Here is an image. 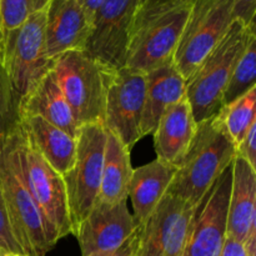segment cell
Wrapping results in <instances>:
<instances>
[{
	"mask_svg": "<svg viewBox=\"0 0 256 256\" xmlns=\"http://www.w3.org/2000/svg\"><path fill=\"white\" fill-rule=\"evenodd\" d=\"M92 22L76 0H52L45 19V52L50 60L72 50H84Z\"/></svg>",
	"mask_w": 256,
	"mask_h": 256,
	"instance_id": "obj_16",
	"label": "cell"
},
{
	"mask_svg": "<svg viewBox=\"0 0 256 256\" xmlns=\"http://www.w3.org/2000/svg\"><path fill=\"white\" fill-rule=\"evenodd\" d=\"M45 19L46 9L32 14L5 38L2 66L18 104L32 85L52 69V62L45 52Z\"/></svg>",
	"mask_w": 256,
	"mask_h": 256,
	"instance_id": "obj_7",
	"label": "cell"
},
{
	"mask_svg": "<svg viewBox=\"0 0 256 256\" xmlns=\"http://www.w3.org/2000/svg\"><path fill=\"white\" fill-rule=\"evenodd\" d=\"M256 170L235 156L232 164V188L228 208L226 235L245 242L256 255Z\"/></svg>",
	"mask_w": 256,
	"mask_h": 256,
	"instance_id": "obj_15",
	"label": "cell"
},
{
	"mask_svg": "<svg viewBox=\"0 0 256 256\" xmlns=\"http://www.w3.org/2000/svg\"><path fill=\"white\" fill-rule=\"evenodd\" d=\"M0 254L25 255L22 246L18 242L16 236H15L14 229H12L9 214H8L6 205H5L2 190H0Z\"/></svg>",
	"mask_w": 256,
	"mask_h": 256,
	"instance_id": "obj_27",
	"label": "cell"
},
{
	"mask_svg": "<svg viewBox=\"0 0 256 256\" xmlns=\"http://www.w3.org/2000/svg\"><path fill=\"white\" fill-rule=\"evenodd\" d=\"M256 0H234L232 9V22H242L245 26H256Z\"/></svg>",
	"mask_w": 256,
	"mask_h": 256,
	"instance_id": "obj_29",
	"label": "cell"
},
{
	"mask_svg": "<svg viewBox=\"0 0 256 256\" xmlns=\"http://www.w3.org/2000/svg\"><path fill=\"white\" fill-rule=\"evenodd\" d=\"M139 225L128 209L126 200L112 204L96 202L72 235L79 242L82 256H92L119 249Z\"/></svg>",
	"mask_w": 256,
	"mask_h": 256,
	"instance_id": "obj_13",
	"label": "cell"
},
{
	"mask_svg": "<svg viewBox=\"0 0 256 256\" xmlns=\"http://www.w3.org/2000/svg\"><path fill=\"white\" fill-rule=\"evenodd\" d=\"M232 165L215 182L195 215L184 256H218L226 238Z\"/></svg>",
	"mask_w": 256,
	"mask_h": 256,
	"instance_id": "obj_14",
	"label": "cell"
},
{
	"mask_svg": "<svg viewBox=\"0 0 256 256\" xmlns=\"http://www.w3.org/2000/svg\"><path fill=\"white\" fill-rule=\"evenodd\" d=\"M140 2H142H142H145V0H140ZM140 6H142V5H140Z\"/></svg>",
	"mask_w": 256,
	"mask_h": 256,
	"instance_id": "obj_36",
	"label": "cell"
},
{
	"mask_svg": "<svg viewBox=\"0 0 256 256\" xmlns=\"http://www.w3.org/2000/svg\"><path fill=\"white\" fill-rule=\"evenodd\" d=\"M176 170L178 166L159 159L134 169L128 199L132 200V216L138 224H144L156 209L166 195Z\"/></svg>",
	"mask_w": 256,
	"mask_h": 256,
	"instance_id": "obj_21",
	"label": "cell"
},
{
	"mask_svg": "<svg viewBox=\"0 0 256 256\" xmlns=\"http://www.w3.org/2000/svg\"><path fill=\"white\" fill-rule=\"evenodd\" d=\"M256 122L249 129L248 134L236 148V155L246 160L248 164L256 170Z\"/></svg>",
	"mask_w": 256,
	"mask_h": 256,
	"instance_id": "obj_30",
	"label": "cell"
},
{
	"mask_svg": "<svg viewBox=\"0 0 256 256\" xmlns=\"http://www.w3.org/2000/svg\"><path fill=\"white\" fill-rule=\"evenodd\" d=\"M256 26L232 22L226 34L186 82V99L198 124L214 116L222 108V95L238 60L252 40Z\"/></svg>",
	"mask_w": 256,
	"mask_h": 256,
	"instance_id": "obj_3",
	"label": "cell"
},
{
	"mask_svg": "<svg viewBox=\"0 0 256 256\" xmlns=\"http://www.w3.org/2000/svg\"><path fill=\"white\" fill-rule=\"evenodd\" d=\"M19 126L18 100L10 86L4 68L0 65V140Z\"/></svg>",
	"mask_w": 256,
	"mask_h": 256,
	"instance_id": "obj_26",
	"label": "cell"
},
{
	"mask_svg": "<svg viewBox=\"0 0 256 256\" xmlns=\"http://www.w3.org/2000/svg\"><path fill=\"white\" fill-rule=\"evenodd\" d=\"M18 112L19 118L25 115H36L42 118L76 139L80 126L52 69L42 75L19 100Z\"/></svg>",
	"mask_w": 256,
	"mask_h": 256,
	"instance_id": "obj_19",
	"label": "cell"
},
{
	"mask_svg": "<svg viewBox=\"0 0 256 256\" xmlns=\"http://www.w3.org/2000/svg\"><path fill=\"white\" fill-rule=\"evenodd\" d=\"M192 6L180 5L138 22L124 68L146 74L172 62Z\"/></svg>",
	"mask_w": 256,
	"mask_h": 256,
	"instance_id": "obj_9",
	"label": "cell"
},
{
	"mask_svg": "<svg viewBox=\"0 0 256 256\" xmlns=\"http://www.w3.org/2000/svg\"><path fill=\"white\" fill-rule=\"evenodd\" d=\"M52 0H0V15L5 38L32 14L46 9Z\"/></svg>",
	"mask_w": 256,
	"mask_h": 256,
	"instance_id": "obj_25",
	"label": "cell"
},
{
	"mask_svg": "<svg viewBox=\"0 0 256 256\" xmlns=\"http://www.w3.org/2000/svg\"><path fill=\"white\" fill-rule=\"evenodd\" d=\"M0 256H4V255H2V254H0Z\"/></svg>",
	"mask_w": 256,
	"mask_h": 256,
	"instance_id": "obj_37",
	"label": "cell"
},
{
	"mask_svg": "<svg viewBox=\"0 0 256 256\" xmlns=\"http://www.w3.org/2000/svg\"><path fill=\"white\" fill-rule=\"evenodd\" d=\"M76 2H79L82 9L84 10L85 15H86L88 19L90 20V22H92L95 12H96V10L99 9L100 5L102 4L104 0H76Z\"/></svg>",
	"mask_w": 256,
	"mask_h": 256,
	"instance_id": "obj_33",
	"label": "cell"
},
{
	"mask_svg": "<svg viewBox=\"0 0 256 256\" xmlns=\"http://www.w3.org/2000/svg\"><path fill=\"white\" fill-rule=\"evenodd\" d=\"M145 89V72L122 68L115 72L108 90L102 124L119 138L129 152L142 138Z\"/></svg>",
	"mask_w": 256,
	"mask_h": 256,
	"instance_id": "obj_12",
	"label": "cell"
},
{
	"mask_svg": "<svg viewBox=\"0 0 256 256\" xmlns=\"http://www.w3.org/2000/svg\"><path fill=\"white\" fill-rule=\"evenodd\" d=\"M106 129L102 122L82 125L76 136V156L64 176L72 234L96 204L102 186Z\"/></svg>",
	"mask_w": 256,
	"mask_h": 256,
	"instance_id": "obj_5",
	"label": "cell"
},
{
	"mask_svg": "<svg viewBox=\"0 0 256 256\" xmlns=\"http://www.w3.org/2000/svg\"><path fill=\"white\" fill-rule=\"evenodd\" d=\"M19 126L0 140V190L18 242L26 256H45L58 242L26 186L18 152Z\"/></svg>",
	"mask_w": 256,
	"mask_h": 256,
	"instance_id": "obj_2",
	"label": "cell"
},
{
	"mask_svg": "<svg viewBox=\"0 0 256 256\" xmlns=\"http://www.w3.org/2000/svg\"><path fill=\"white\" fill-rule=\"evenodd\" d=\"M198 130L186 96L170 105L160 118L154 132L156 159L179 166Z\"/></svg>",
	"mask_w": 256,
	"mask_h": 256,
	"instance_id": "obj_17",
	"label": "cell"
},
{
	"mask_svg": "<svg viewBox=\"0 0 256 256\" xmlns=\"http://www.w3.org/2000/svg\"><path fill=\"white\" fill-rule=\"evenodd\" d=\"M18 152L28 189L54 238L59 242L68 235H72L64 178L58 174L32 145L28 144L20 125Z\"/></svg>",
	"mask_w": 256,
	"mask_h": 256,
	"instance_id": "obj_8",
	"label": "cell"
},
{
	"mask_svg": "<svg viewBox=\"0 0 256 256\" xmlns=\"http://www.w3.org/2000/svg\"><path fill=\"white\" fill-rule=\"evenodd\" d=\"M140 0H104L95 12L84 50L112 70L125 66Z\"/></svg>",
	"mask_w": 256,
	"mask_h": 256,
	"instance_id": "obj_10",
	"label": "cell"
},
{
	"mask_svg": "<svg viewBox=\"0 0 256 256\" xmlns=\"http://www.w3.org/2000/svg\"><path fill=\"white\" fill-rule=\"evenodd\" d=\"M218 256H256L250 252L245 242H240V240L234 239L232 236L225 238L222 246L220 249Z\"/></svg>",
	"mask_w": 256,
	"mask_h": 256,
	"instance_id": "obj_31",
	"label": "cell"
},
{
	"mask_svg": "<svg viewBox=\"0 0 256 256\" xmlns=\"http://www.w3.org/2000/svg\"><path fill=\"white\" fill-rule=\"evenodd\" d=\"M22 134L42 159L62 178L69 174L76 156V139L36 115L19 118Z\"/></svg>",
	"mask_w": 256,
	"mask_h": 256,
	"instance_id": "obj_18",
	"label": "cell"
},
{
	"mask_svg": "<svg viewBox=\"0 0 256 256\" xmlns=\"http://www.w3.org/2000/svg\"><path fill=\"white\" fill-rule=\"evenodd\" d=\"M218 115L226 134L238 148L256 122V86L230 104L224 105Z\"/></svg>",
	"mask_w": 256,
	"mask_h": 256,
	"instance_id": "obj_23",
	"label": "cell"
},
{
	"mask_svg": "<svg viewBox=\"0 0 256 256\" xmlns=\"http://www.w3.org/2000/svg\"><path fill=\"white\" fill-rule=\"evenodd\" d=\"M234 0H195L172 62L185 82L226 34Z\"/></svg>",
	"mask_w": 256,
	"mask_h": 256,
	"instance_id": "obj_6",
	"label": "cell"
},
{
	"mask_svg": "<svg viewBox=\"0 0 256 256\" xmlns=\"http://www.w3.org/2000/svg\"><path fill=\"white\" fill-rule=\"evenodd\" d=\"M132 172L130 152L116 135L106 130L102 186L96 202L112 204L128 200Z\"/></svg>",
	"mask_w": 256,
	"mask_h": 256,
	"instance_id": "obj_22",
	"label": "cell"
},
{
	"mask_svg": "<svg viewBox=\"0 0 256 256\" xmlns=\"http://www.w3.org/2000/svg\"><path fill=\"white\" fill-rule=\"evenodd\" d=\"M52 70L78 125L104 120L110 82L116 70L105 66L85 50H72L52 60Z\"/></svg>",
	"mask_w": 256,
	"mask_h": 256,
	"instance_id": "obj_4",
	"label": "cell"
},
{
	"mask_svg": "<svg viewBox=\"0 0 256 256\" xmlns=\"http://www.w3.org/2000/svg\"><path fill=\"white\" fill-rule=\"evenodd\" d=\"M235 156L236 148L225 132L219 115L209 118L198 124L194 140L178 166L168 192L199 208Z\"/></svg>",
	"mask_w": 256,
	"mask_h": 256,
	"instance_id": "obj_1",
	"label": "cell"
},
{
	"mask_svg": "<svg viewBox=\"0 0 256 256\" xmlns=\"http://www.w3.org/2000/svg\"><path fill=\"white\" fill-rule=\"evenodd\" d=\"M194 2L195 0H145L140 6L135 24L145 18L152 16V15L166 12V10L180 6V5L192 4Z\"/></svg>",
	"mask_w": 256,
	"mask_h": 256,
	"instance_id": "obj_28",
	"label": "cell"
},
{
	"mask_svg": "<svg viewBox=\"0 0 256 256\" xmlns=\"http://www.w3.org/2000/svg\"><path fill=\"white\" fill-rule=\"evenodd\" d=\"M256 82V39L252 40L238 60L222 95V106L230 104L255 88Z\"/></svg>",
	"mask_w": 256,
	"mask_h": 256,
	"instance_id": "obj_24",
	"label": "cell"
},
{
	"mask_svg": "<svg viewBox=\"0 0 256 256\" xmlns=\"http://www.w3.org/2000/svg\"><path fill=\"white\" fill-rule=\"evenodd\" d=\"M185 96L186 82L172 62L146 72L145 104L142 120V138L152 134L165 110Z\"/></svg>",
	"mask_w": 256,
	"mask_h": 256,
	"instance_id": "obj_20",
	"label": "cell"
},
{
	"mask_svg": "<svg viewBox=\"0 0 256 256\" xmlns=\"http://www.w3.org/2000/svg\"><path fill=\"white\" fill-rule=\"evenodd\" d=\"M140 228H142V225H139V228H138L136 232H134V235H132L122 246H120L119 249L114 250V252H102V254H96L92 256H138Z\"/></svg>",
	"mask_w": 256,
	"mask_h": 256,
	"instance_id": "obj_32",
	"label": "cell"
},
{
	"mask_svg": "<svg viewBox=\"0 0 256 256\" xmlns=\"http://www.w3.org/2000/svg\"><path fill=\"white\" fill-rule=\"evenodd\" d=\"M4 48H5V34L2 29V15H0V65H2V59H4Z\"/></svg>",
	"mask_w": 256,
	"mask_h": 256,
	"instance_id": "obj_34",
	"label": "cell"
},
{
	"mask_svg": "<svg viewBox=\"0 0 256 256\" xmlns=\"http://www.w3.org/2000/svg\"><path fill=\"white\" fill-rule=\"evenodd\" d=\"M4 256H26V255H22V254H6Z\"/></svg>",
	"mask_w": 256,
	"mask_h": 256,
	"instance_id": "obj_35",
	"label": "cell"
},
{
	"mask_svg": "<svg viewBox=\"0 0 256 256\" xmlns=\"http://www.w3.org/2000/svg\"><path fill=\"white\" fill-rule=\"evenodd\" d=\"M198 208L166 192L140 224L138 256H184Z\"/></svg>",
	"mask_w": 256,
	"mask_h": 256,
	"instance_id": "obj_11",
	"label": "cell"
}]
</instances>
